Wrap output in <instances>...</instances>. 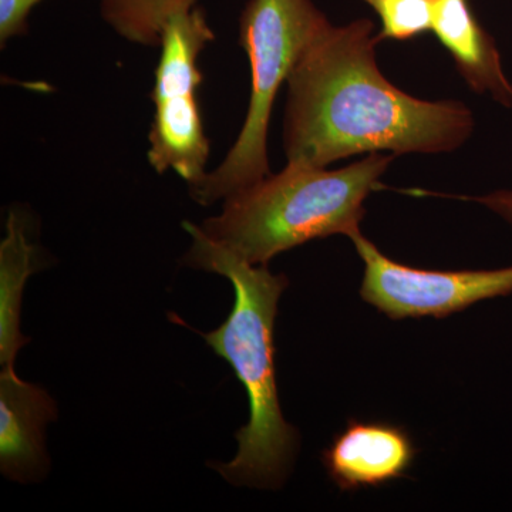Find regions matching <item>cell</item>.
Returning a JSON list of instances; mask_svg holds the SVG:
<instances>
[{
  "mask_svg": "<svg viewBox=\"0 0 512 512\" xmlns=\"http://www.w3.org/2000/svg\"><path fill=\"white\" fill-rule=\"evenodd\" d=\"M473 201L484 204L485 207L501 215L504 220L512 222V191L494 192V194L487 195V197L473 198Z\"/></svg>",
  "mask_w": 512,
  "mask_h": 512,
  "instance_id": "obj_14",
  "label": "cell"
},
{
  "mask_svg": "<svg viewBox=\"0 0 512 512\" xmlns=\"http://www.w3.org/2000/svg\"><path fill=\"white\" fill-rule=\"evenodd\" d=\"M56 404L37 384L23 382L15 369L0 375V468L26 483L46 466L43 430L55 419Z\"/></svg>",
  "mask_w": 512,
  "mask_h": 512,
  "instance_id": "obj_8",
  "label": "cell"
},
{
  "mask_svg": "<svg viewBox=\"0 0 512 512\" xmlns=\"http://www.w3.org/2000/svg\"><path fill=\"white\" fill-rule=\"evenodd\" d=\"M43 0H0V46L13 37L28 33V19L32 10Z\"/></svg>",
  "mask_w": 512,
  "mask_h": 512,
  "instance_id": "obj_13",
  "label": "cell"
},
{
  "mask_svg": "<svg viewBox=\"0 0 512 512\" xmlns=\"http://www.w3.org/2000/svg\"><path fill=\"white\" fill-rule=\"evenodd\" d=\"M416 453L412 436L402 426L353 419L323 451L322 461L340 490L355 491L406 476Z\"/></svg>",
  "mask_w": 512,
  "mask_h": 512,
  "instance_id": "obj_7",
  "label": "cell"
},
{
  "mask_svg": "<svg viewBox=\"0 0 512 512\" xmlns=\"http://www.w3.org/2000/svg\"><path fill=\"white\" fill-rule=\"evenodd\" d=\"M215 39L204 10L194 8L165 26L151 100L154 119L147 158L158 174L173 170L188 185L207 174L210 141L205 136L198 90L200 56Z\"/></svg>",
  "mask_w": 512,
  "mask_h": 512,
  "instance_id": "obj_5",
  "label": "cell"
},
{
  "mask_svg": "<svg viewBox=\"0 0 512 512\" xmlns=\"http://www.w3.org/2000/svg\"><path fill=\"white\" fill-rule=\"evenodd\" d=\"M36 252L30 244L25 222L18 211H10L6 237L0 245V363L15 369L16 355L29 339L19 330L23 286L35 272Z\"/></svg>",
  "mask_w": 512,
  "mask_h": 512,
  "instance_id": "obj_10",
  "label": "cell"
},
{
  "mask_svg": "<svg viewBox=\"0 0 512 512\" xmlns=\"http://www.w3.org/2000/svg\"><path fill=\"white\" fill-rule=\"evenodd\" d=\"M370 20L329 23L288 79V163L328 167L363 153H448L473 133L464 104L424 101L397 89L376 62Z\"/></svg>",
  "mask_w": 512,
  "mask_h": 512,
  "instance_id": "obj_1",
  "label": "cell"
},
{
  "mask_svg": "<svg viewBox=\"0 0 512 512\" xmlns=\"http://www.w3.org/2000/svg\"><path fill=\"white\" fill-rule=\"evenodd\" d=\"M393 158L373 153L340 170L288 163L281 173L229 195L221 214L198 227L212 242L254 265H266L312 239L350 238L360 231L363 202Z\"/></svg>",
  "mask_w": 512,
  "mask_h": 512,
  "instance_id": "obj_3",
  "label": "cell"
},
{
  "mask_svg": "<svg viewBox=\"0 0 512 512\" xmlns=\"http://www.w3.org/2000/svg\"><path fill=\"white\" fill-rule=\"evenodd\" d=\"M350 239L365 264L360 296L389 318H446L474 303L512 293V266L495 271H426L387 258L360 231Z\"/></svg>",
  "mask_w": 512,
  "mask_h": 512,
  "instance_id": "obj_6",
  "label": "cell"
},
{
  "mask_svg": "<svg viewBox=\"0 0 512 512\" xmlns=\"http://www.w3.org/2000/svg\"><path fill=\"white\" fill-rule=\"evenodd\" d=\"M380 20L382 32L377 35L379 42L384 39L410 40L431 30L433 0H365Z\"/></svg>",
  "mask_w": 512,
  "mask_h": 512,
  "instance_id": "obj_12",
  "label": "cell"
},
{
  "mask_svg": "<svg viewBox=\"0 0 512 512\" xmlns=\"http://www.w3.org/2000/svg\"><path fill=\"white\" fill-rule=\"evenodd\" d=\"M183 227L192 238L185 262L225 276L234 286V308L227 320L202 336L232 366L249 404L248 423L237 431V456L212 467L234 485L278 487L298 447V433L282 414L275 377V318L288 278L272 274L266 265L249 264L205 237L192 222L185 221Z\"/></svg>",
  "mask_w": 512,
  "mask_h": 512,
  "instance_id": "obj_2",
  "label": "cell"
},
{
  "mask_svg": "<svg viewBox=\"0 0 512 512\" xmlns=\"http://www.w3.org/2000/svg\"><path fill=\"white\" fill-rule=\"evenodd\" d=\"M198 0H100L101 16L114 32L136 45L160 47L165 26L197 8Z\"/></svg>",
  "mask_w": 512,
  "mask_h": 512,
  "instance_id": "obj_11",
  "label": "cell"
},
{
  "mask_svg": "<svg viewBox=\"0 0 512 512\" xmlns=\"http://www.w3.org/2000/svg\"><path fill=\"white\" fill-rule=\"evenodd\" d=\"M431 30L471 89L512 107V84L505 77L500 52L478 23L468 0H433Z\"/></svg>",
  "mask_w": 512,
  "mask_h": 512,
  "instance_id": "obj_9",
  "label": "cell"
},
{
  "mask_svg": "<svg viewBox=\"0 0 512 512\" xmlns=\"http://www.w3.org/2000/svg\"><path fill=\"white\" fill-rule=\"evenodd\" d=\"M329 23L312 0H248L239 20V43L251 66L247 116L224 160L190 185L192 200L215 204L271 174L268 131L276 96Z\"/></svg>",
  "mask_w": 512,
  "mask_h": 512,
  "instance_id": "obj_4",
  "label": "cell"
}]
</instances>
